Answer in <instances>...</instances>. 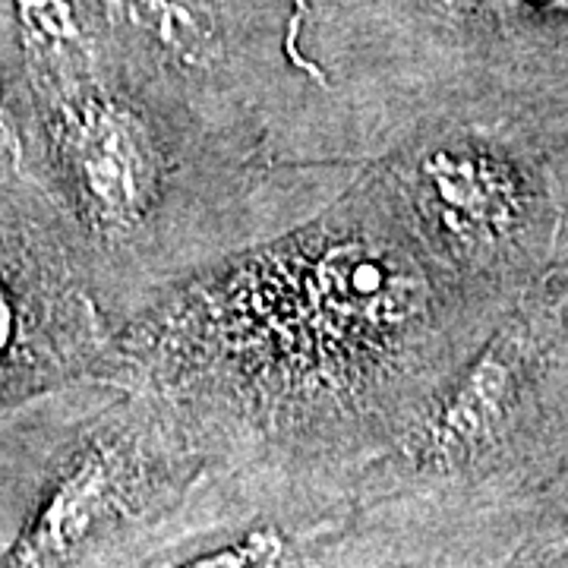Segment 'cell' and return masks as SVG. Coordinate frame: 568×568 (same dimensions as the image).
Masks as SVG:
<instances>
[{"label":"cell","instance_id":"obj_1","mask_svg":"<svg viewBox=\"0 0 568 568\" xmlns=\"http://www.w3.org/2000/svg\"><path fill=\"white\" fill-rule=\"evenodd\" d=\"M506 310L429 260L369 159L306 219L164 284L95 383L159 398L209 470L351 489Z\"/></svg>","mask_w":568,"mask_h":568},{"label":"cell","instance_id":"obj_2","mask_svg":"<svg viewBox=\"0 0 568 568\" xmlns=\"http://www.w3.org/2000/svg\"><path fill=\"white\" fill-rule=\"evenodd\" d=\"M13 17L29 168L111 332L164 284L306 219L364 168L219 140L123 61L92 0H13Z\"/></svg>","mask_w":568,"mask_h":568},{"label":"cell","instance_id":"obj_3","mask_svg":"<svg viewBox=\"0 0 568 568\" xmlns=\"http://www.w3.org/2000/svg\"><path fill=\"white\" fill-rule=\"evenodd\" d=\"M429 260L506 310L552 272L562 205L547 149L521 126L433 118L373 155Z\"/></svg>","mask_w":568,"mask_h":568},{"label":"cell","instance_id":"obj_4","mask_svg":"<svg viewBox=\"0 0 568 568\" xmlns=\"http://www.w3.org/2000/svg\"><path fill=\"white\" fill-rule=\"evenodd\" d=\"M82 426L41 487L0 568H85L140 544L209 474L168 407L133 388Z\"/></svg>","mask_w":568,"mask_h":568},{"label":"cell","instance_id":"obj_5","mask_svg":"<svg viewBox=\"0 0 568 568\" xmlns=\"http://www.w3.org/2000/svg\"><path fill=\"white\" fill-rule=\"evenodd\" d=\"M568 354V294L552 268L489 325L402 436L354 480V503L398 499L496 462L537 424Z\"/></svg>","mask_w":568,"mask_h":568}]
</instances>
